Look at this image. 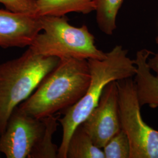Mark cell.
<instances>
[{
	"label": "cell",
	"mask_w": 158,
	"mask_h": 158,
	"mask_svg": "<svg viewBox=\"0 0 158 158\" xmlns=\"http://www.w3.org/2000/svg\"><path fill=\"white\" fill-rule=\"evenodd\" d=\"M90 81L87 60L60 59L31 95L18 107L36 118L54 115L79 102L86 93Z\"/></svg>",
	"instance_id": "1"
},
{
	"label": "cell",
	"mask_w": 158,
	"mask_h": 158,
	"mask_svg": "<svg viewBox=\"0 0 158 158\" xmlns=\"http://www.w3.org/2000/svg\"><path fill=\"white\" fill-rule=\"evenodd\" d=\"M90 81L85 95L74 106L64 110L62 118L58 119L62 127V139L57 158H66L68 143L76 128L81 124L96 107L102 91L113 81L132 77L136 73L134 60L128 56V51L115 46L106 53L103 59L87 60Z\"/></svg>",
	"instance_id": "2"
},
{
	"label": "cell",
	"mask_w": 158,
	"mask_h": 158,
	"mask_svg": "<svg viewBox=\"0 0 158 158\" xmlns=\"http://www.w3.org/2000/svg\"><path fill=\"white\" fill-rule=\"evenodd\" d=\"M59 60L28 48L21 56L0 64V135L14 108L31 95Z\"/></svg>",
	"instance_id": "3"
},
{
	"label": "cell",
	"mask_w": 158,
	"mask_h": 158,
	"mask_svg": "<svg viewBox=\"0 0 158 158\" xmlns=\"http://www.w3.org/2000/svg\"><path fill=\"white\" fill-rule=\"evenodd\" d=\"M42 31L28 47L34 53L59 59H103L106 53L98 49L86 25L72 26L66 16L40 17Z\"/></svg>",
	"instance_id": "4"
},
{
	"label": "cell",
	"mask_w": 158,
	"mask_h": 158,
	"mask_svg": "<svg viewBox=\"0 0 158 158\" xmlns=\"http://www.w3.org/2000/svg\"><path fill=\"white\" fill-rule=\"evenodd\" d=\"M121 128L130 143V158H158V131L143 121L132 77L117 81Z\"/></svg>",
	"instance_id": "5"
},
{
	"label": "cell",
	"mask_w": 158,
	"mask_h": 158,
	"mask_svg": "<svg viewBox=\"0 0 158 158\" xmlns=\"http://www.w3.org/2000/svg\"><path fill=\"white\" fill-rule=\"evenodd\" d=\"M45 129L43 119L24 113L17 106L0 135V152L7 158H29Z\"/></svg>",
	"instance_id": "6"
},
{
	"label": "cell",
	"mask_w": 158,
	"mask_h": 158,
	"mask_svg": "<svg viewBox=\"0 0 158 158\" xmlns=\"http://www.w3.org/2000/svg\"><path fill=\"white\" fill-rule=\"evenodd\" d=\"M81 124L94 144L101 149L121 129L117 81L106 85L97 106Z\"/></svg>",
	"instance_id": "7"
},
{
	"label": "cell",
	"mask_w": 158,
	"mask_h": 158,
	"mask_svg": "<svg viewBox=\"0 0 158 158\" xmlns=\"http://www.w3.org/2000/svg\"><path fill=\"white\" fill-rule=\"evenodd\" d=\"M42 31L40 17L0 9V47H29Z\"/></svg>",
	"instance_id": "8"
},
{
	"label": "cell",
	"mask_w": 158,
	"mask_h": 158,
	"mask_svg": "<svg viewBox=\"0 0 158 158\" xmlns=\"http://www.w3.org/2000/svg\"><path fill=\"white\" fill-rule=\"evenodd\" d=\"M153 55L151 51L143 49L137 52L134 60L136 70L134 79L138 102L141 106L158 107V77L153 75L148 64V59Z\"/></svg>",
	"instance_id": "9"
},
{
	"label": "cell",
	"mask_w": 158,
	"mask_h": 158,
	"mask_svg": "<svg viewBox=\"0 0 158 158\" xmlns=\"http://www.w3.org/2000/svg\"><path fill=\"white\" fill-rule=\"evenodd\" d=\"M96 0H36V15L63 17L71 12L87 15L96 10Z\"/></svg>",
	"instance_id": "10"
},
{
	"label": "cell",
	"mask_w": 158,
	"mask_h": 158,
	"mask_svg": "<svg viewBox=\"0 0 158 158\" xmlns=\"http://www.w3.org/2000/svg\"><path fill=\"white\" fill-rule=\"evenodd\" d=\"M66 158H105V156L102 149L96 147L80 124L69 139Z\"/></svg>",
	"instance_id": "11"
},
{
	"label": "cell",
	"mask_w": 158,
	"mask_h": 158,
	"mask_svg": "<svg viewBox=\"0 0 158 158\" xmlns=\"http://www.w3.org/2000/svg\"><path fill=\"white\" fill-rule=\"evenodd\" d=\"M43 119L45 123L44 132L34 146L29 158H57L59 148L53 143L52 138L59 125L58 119L51 115Z\"/></svg>",
	"instance_id": "12"
},
{
	"label": "cell",
	"mask_w": 158,
	"mask_h": 158,
	"mask_svg": "<svg viewBox=\"0 0 158 158\" xmlns=\"http://www.w3.org/2000/svg\"><path fill=\"white\" fill-rule=\"evenodd\" d=\"M124 0H96V22L104 34L113 35L117 29V17Z\"/></svg>",
	"instance_id": "13"
},
{
	"label": "cell",
	"mask_w": 158,
	"mask_h": 158,
	"mask_svg": "<svg viewBox=\"0 0 158 158\" xmlns=\"http://www.w3.org/2000/svg\"><path fill=\"white\" fill-rule=\"evenodd\" d=\"M102 149L105 158H130V143L122 129L113 136Z\"/></svg>",
	"instance_id": "14"
},
{
	"label": "cell",
	"mask_w": 158,
	"mask_h": 158,
	"mask_svg": "<svg viewBox=\"0 0 158 158\" xmlns=\"http://www.w3.org/2000/svg\"><path fill=\"white\" fill-rule=\"evenodd\" d=\"M0 3L10 11L38 17L36 0H0Z\"/></svg>",
	"instance_id": "15"
},
{
	"label": "cell",
	"mask_w": 158,
	"mask_h": 158,
	"mask_svg": "<svg viewBox=\"0 0 158 158\" xmlns=\"http://www.w3.org/2000/svg\"><path fill=\"white\" fill-rule=\"evenodd\" d=\"M156 42L158 45V35L156 38ZM154 56L152 58H148V64L150 69L155 72L156 73V76L158 77V51L156 54H154Z\"/></svg>",
	"instance_id": "16"
},
{
	"label": "cell",
	"mask_w": 158,
	"mask_h": 158,
	"mask_svg": "<svg viewBox=\"0 0 158 158\" xmlns=\"http://www.w3.org/2000/svg\"><path fill=\"white\" fill-rule=\"evenodd\" d=\"M0 153H1V152H0Z\"/></svg>",
	"instance_id": "17"
}]
</instances>
